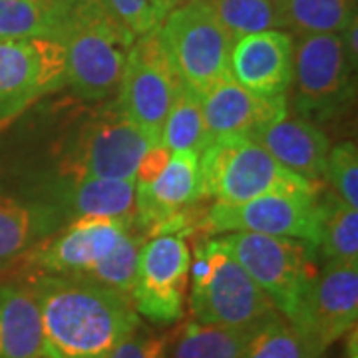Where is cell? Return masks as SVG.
Here are the masks:
<instances>
[{"label": "cell", "instance_id": "cell-24", "mask_svg": "<svg viewBox=\"0 0 358 358\" xmlns=\"http://www.w3.org/2000/svg\"><path fill=\"white\" fill-rule=\"evenodd\" d=\"M322 352L305 329L273 313L253 331L241 358H315Z\"/></svg>", "mask_w": 358, "mask_h": 358}, {"label": "cell", "instance_id": "cell-25", "mask_svg": "<svg viewBox=\"0 0 358 358\" xmlns=\"http://www.w3.org/2000/svg\"><path fill=\"white\" fill-rule=\"evenodd\" d=\"M319 247L327 261L358 263V209L334 193L319 197Z\"/></svg>", "mask_w": 358, "mask_h": 358}, {"label": "cell", "instance_id": "cell-32", "mask_svg": "<svg viewBox=\"0 0 358 358\" xmlns=\"http://www.w3.org/2000/svg\"><path fill=\"white\" fill-rule=\"evenodd\" d=\"M173 331L155 333L140 324L124 343L110 355V358H169V343Z\"/></svg>", "mask_w": 358, "mask_h": 358}, {"label": "cell", "instance_id": "cell-33", "mask_svg": "<svg viewBox=\"0 0 358 358\" xmlns=\"http://www.w3.org/2000/svg\"><path fill=\"white\" fill-rule=\"evenodd\" d=\"M341 40H343V46H345L346 58L350 66L355 68L357 66V54H358V22L352 20L350 24L346 26L345 30L341 32Z\"/></svg>", "mask_w": 358, "mask_h": 358}, {"label": "cell", "instance_id": "cell-20", "mask_svg": "<svg viewBox=\"0 0 358 358\" xmlns=\"http://www.w3.org/2000/svg\"><path fill=\"white\" fill-rule=\"evenodd\" d=\"M62 221L64 215L52 203H24L0 195V271L13 267L34 245L50 237Z\"/></svg>", "mask_w": 358, "mask_h": 358}, {"label": "cell", "instance_id": "cell-6", "mask_svg": "<svg viewBox=\"0 0 358 358\" xmlns=\"http://www.w3.org/2000/svg\"><path fill=\"white\" fill-rule=\"evenodd\" d=\"M157 30L183 88L201 96L219 80L229 78L233 40L209 0L179 2Z\"/></svg>", "mask_w": 358, "mask_h": 358}, {"label": "cell", "instance_id": "cell-23", "mask_svg": "<svg viewBox=\"0 0 358 358\" xmlns=\"http://www.w3.org/2000/svg\"><path fill=\"white\" fill-rule=\"evenodd\" d=\"M255 329H231L189 319L171 334L169 358H241Z\"/></svg>", "mask_w": 358, "mask_h": 358}, {"label": "cell", "instance_id": "cell-18", "mask_svg": "<svg viewBox=\"0 0 358 358\" xmlns=\"http://www.w3.org/2000/svg\"><path fill=\"white\" fill-rule=\"evenodd\" d=\"M282 167L310 183L324 179L331 140L322 129L305 117L282 115L251 136Z\"/></svg>", "mask_w": 358, "mask_h": 358}, {"label": "cell", "instance_id": "cell-4", "mask_svg": "<svg viewBox=\"0 0 358 358\" xmlns=\"http://www.w3.org/2000/svg\"><path fill=\"white\" fill-rule=\"evenodd\" d=\"M189 313L205 324L253 329L277 313L271 299L219 241L205 239L192 251Z\"/></svg>", "mask_w": 358, "mask_h": 358}, {"label": "cell", "instance_id": "cell-35", "mask_svg": "<svg viewBox=\"0 0 358 358\" xmlns=\"http://www.w3.org/2000/svg\"><path fill=\"white\" fill-rule=\"evenodd\" d=\"M173 2H176V4H179V2H185V0H173Z\"/></svg>", "mask_w": 358, "mask_h": 358}, {"label": "cell", "instance_id": "cell-8", "mask_svg": "<svg viewBox=\"0 0 358 358\" xmlns=\"http://www.w3.org/2000/svg\"><path fill=\"white\" fill-rule=\"evenodd\" d=\"M352 66L341 34H307L294 40V110L305 120H329L352 100Z\"/></svg>", "mask_w": 358, "mask_h": 358}, {"label": "cell", "instance_id": "cell-7", "mask_svg": "<svg viewBox=\"0 0 358 358\" xmlns=\"http://www.w3.org/2000/svg\"><path fill=\"white\" fill-rule=\"evenodd\" d=\"M192 247L187 233H155L138 255L129 301L136 313L154 324H176L185 315L189 293Z\"/></svg>", "mask_w": 358, "mask_h": 358}, {"label": "cell", "instance_id": "cell-11", "mask_svg": "<svg viewBox=\"0 0 358 358\" xmlns=\"http://www.w3.org/2000/svg\"><path fill=\"white\" fill-rule=\"evenodd\" d=\"M207 233H259L319 241V192L268 193L245 203H213L203 213Z\"/></svg>", "mask_w": 358, "mask_h": 358}, {"label": "cell", "instance_id": "cell-27", "mask_svg": "<svg viewBox=\"0 0 358 358\" xmlns=\"http://www.w3.org/2000/svg\"><path fill=\"white\" fill-rule=\"evenodd\" d=\"M285 28L296 36L341 34L357 20V0H277Z\"/></svg>", "mask_w": 358, "mask_h": 358}, {"label": "cell", "instance_id": "cell-13", "mask_svg": "<svg viewBox=\"0 0 358 358\" xmlns=\"http://www.w3.org/2000/svg\"><path fill=\"white\" fill-rule=\"evenodd\" d=\"M131 219H72L60 233L50 235L38 245H34L16 263H20L30 273V277H84L112 253L115 243L122 239L126 231L131 229Z\"/></svg>", "mask_w": 358, "mask_h": 358}, {"label": "cell", "instance_id": "cell-10", "mask_svg": "<svg viewBox=\"0 0 358 358\" xmlns=\"http://www.w3.org/2000/svg\"><path fill=\"white\" fill-rule=\"evenodd\" d=\"M62 86L66 54L58 40H0V131Z\"/></svg>", "mask_w": 358, "mask_h": 358}, {"label": "cell", "instance_id": "cell-19", "mask_svg": "<svg viewBox=\"0 0 358 358\" xmlns=\"http://www.w3.org/2000/svg\"><path fill=\"white\" fill-rule=\"evenodd\" d=\"M64 217L131 219L136 211V187L131 181L66 176L54 183L44 199Z\"/></svg>", "mask_w": 358, "mask_h": 358}, {"label": "cell", "instance_id": "cell-1", "mask_svg": "<svg viewBox=\"0 0 358 358\" xmlns=\"http://www.w3.org/2000/svg\"><path fill=\"white\" fill-rule=\"evenodd\" d=\"M28 287L38 303L44 358H110L141 324L128 294L100 282L36 275Z\"/></svg>", "mask_w": 358, "mask_h": 358}, {"label": "cell", "instance_id": "cell-15", "mask_svg": "<svg viewBox=\"0 0 358 358\" xmlns=\"http://www.w3.org/2000/svg\"><path fill=\"white\" fill-rule=\"evenodd\" d=\"M358 263L327 261L307 296L301 320L322 350L357 327Z\"/></svg>", "mask_w": 358, "mask_h": 358}, {"label": "cell", "instance_id": "cell-21", "mask_svg": "<svg viewBox=\"0 0 358 358\" xmlns=\"http://www.w3.org/2000/svg\"><path fill=\"white\" fill-rule=\"evenodd\" d=\"M0 358H44L38 303L28 282L0 285Z\"/></svg>", "mask_w": 358, "mask_h": 358}, {"label": "cell", "instance_id": "cell-14", "mask_svg": "<svg viewBox=\"0 0 358 358\" xmlns=\"http://www.w3.org/2000/svg\"><path fill=\"white\" fill-rule=\"evenodd\" d=\"M157 143L159 136L140 128L115 110L88 126L64 173L134 183L143 157Z\"/></svg>", "mask_w": 358, "mask_h": 358}, {"label": "cell", "instance_id": "cell-28", "mask_svg": "<svg viewBox=\"0 0 358 358\" xmlns=\"http://www.w3.org/2000/svg\"><path fill=\"white\" fill-rule=\"evenodd\" d=\"M231 40L285 28L277 0H209Z\"/></svg>", "mask_w": 358, "mask_h": 358}, {"label": "cell", "instance_id": "cell-29", "mask_svg": "<svg viewBox=\"0 0 358 358\" xmlns=\"http://www.w3.org/2000/svg\"><path fill=\"white\" fill-rule=\"evenodd\" d=\"M145 241L143 233L134 229L126 231L122 239L115 243L112 253L100 261L90 273H86L80 279L100 282L103 287H110L117 293H124L129 296L134 277H136V265H138V255H140L141 245Z\"/></svg>", "mask_w": 358, "mask_h": 358}, {"label": "cell", "instance_id": "cell-31", "mask_svg": "<svg viewBox=\"0 0 358 358\" xmlns=\"http://www.w3.org/2000/svg\"><path fill=\"white\" fill-rule=\"evenodd\" d=\"M324 179L331 183L333 193L341 201L358 209V150L355 141L331 145Z\"/></svg>", "mask_w": 358, "mask_h": 358}, {"label": "cell", "instance_id": "cell-26", "mask_svg": "<svg viewBox=\"0 0 358 358\" xmlns=\"http://www.w3.org/2000/svg\"><path fill=\"white\" fill-rule=\"evenodd\" d=\"M213 141L205 126L199 96L187 88H179L159 131V143L167 152H187L201 155Z\"/></svg>", "mask_w": 358, "mask_h": 358}, {"label": "cell", "instance_id": "cell-30", "mask_svg": "<svg viewBox=\"0 0 358 358\" xmlns=\"http://www.w3.org/2000/svg\"><path fill=\"white\" fill-rule=\"evenodd\" d=\"M102 6L136 38L152 32L176 6L173 0H100Z\"/></svg>", "mask_w": 358, "mask_h": 358}, {"label": "cell", "instance_id": "cell-9", "mask_svg": "<svg viewBox=\"0 0 358 358\" xmlns=\"http://www.w3.org/2000/svg\"><path fill=\"white\" fill-rule=\"evenodd\" d=\"M181 82L159 38V30L134 40L117 84V112L159 136Z\"/></svg>", "mask_w": 358, "mask_h": 358}, {"label": "cell", "instance_id": "cell-2", "mask_svg": "<svg viewBox=\"0 0 358 358\" xmlns=\"http://www.w3.org/2000/svg\"><path fill=\"white\" fill-rule=\"evenodd\" d=\"M134 40L100 0H76L58 36L66 54V86L88 102L108 98L117 90Z\"/></svg>", "mask_w": 358, "mask_h": 358}, {"label": "cell", "instance_id": "cell-12", "mask_svg": "<svg viewBox=\"0 0 358 358\" xmlns=\"http://www.w3.org/2000/svg\"><path fill=\"white\" fill-rule=\"evenodd\" d=\"M136 187L134 229L154 231L159 223L183 213L201 199L199 193V155L167 152L162 143L143 157Z\"/></svg>", "mask_w": 358, "mask_h": 358}, {"label": "cell", "instance_id": "cell-16", "mask_svg": "<svg viewBox=\"0 0 358 358\" xmlns=\"http://www.w3.org/2000/svg\"><path fill=\"white\" fill-rule=\"evenodd\" d=\"M293 34L263 30L233 42L229 76L257 96H287L293 84Z\"/></svg>", "mask_w": 358, "mask_h": 358}, {"label": "cell", "instance_id": "cell-34", "mask_svg": "<svg viewBox=\"0 0 358 358\" xmlns=\"http://www.w3.org/2000/svg\"><path fill=\"white\" fill-rule=\"evenodd\" d=\"M352 345H348V357L346 358H358V345H357V331H352Z\"/></svg>", "mask_w": 358, "mask_h": 358}, {"label": "cell", "instance_id": "cell-3", "mask_svg": "<svg viewBox=\"0 0 358 358\" xmlns=\"http://www.w3.org/2000/svg\"><path fill=\"white\" fill-rule=\"evenodd\" d=\"M215 239L261 287L275 310L301 327L308 291L319 275L317 247L259 233H223Z\"/></svg>", "mask_w": 358, "mask_h": 358}, {"label": "cell", "instance_id": "cell-17", "mask_svg": "<svg viewBox=\"0 0 358 358\" xmlns=\"http://www.w3.org/2000/svg\"><path fill=\"white\" fill-rule=\"evenodd\" d=\"M199 102L213 140L251 138L257 129L287 115V96H257L231 76L205 90Z\"/></svg>", "mask_w": 358, "mask_h": 358}, {"label": "cell", "instance_id": "cell-36", "mask_svg": "<svg viewBox=\"0 0 358 358\" xmlns=\"http://www.w3.org/2000/svg\"><path fill=\"white\" fill-rule=\"evenodd\" d=\"M315 358H322V355H320V357H315Z\"/></svg>", "mask_w": 358, "mask_h": 358}, {"label": "cell", "instance_id": "cell-5", "mask_svg": "<svg viewBox=\"0 0 358 358\" xmlns=\"http://www.w3.org/2000/svg\"><path fill=\"white\" fill-rule=\"evenodd\" d=\"M317 183L282 167L251 138L213 140L199 155L201 199L245 203L268 193H317Z\"/></svg>", "mask_w": 358, "mask_h": 358}, {"label": "cell", "instance_id": "cell-22", "mask_svg": "<svg viewBox=\"0 0 358 358\" xmlns=\"http://www.w3.org/2000/svg\"><path fill=\"white\" fill-rule=\"evenodd\" d=\"M76 0H0V40H58Z\"/></svg>", "mask_w": 358, "mask_h": 358}]
</instances>
